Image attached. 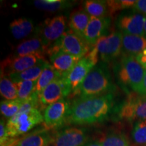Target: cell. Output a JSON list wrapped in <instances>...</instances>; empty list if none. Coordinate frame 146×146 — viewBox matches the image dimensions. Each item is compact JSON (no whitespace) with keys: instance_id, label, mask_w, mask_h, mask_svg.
<instances>
[{"instance_id":"4fadbf2b","label":"cell","mask_w":146,"mask_h":146,"mask_svg":"<svg viewBox=\"0 0 146 146\" xmlns=\"http://www.w3.org/2000/svg\"><path fill=\"white\" fill-rule=\"evenodd\" d=\"M145 16L133 12L120 14L116 21V25L123 34L144 36Z\"/></svg>"},{"instance_id":"83f0119b","label":"cell","mask_w":146,"mask_h":146,"mask_svg":"<svg viewBox=\"0 0 146 146\" xmlns=\"http://www.w3.org/2000/svg\"><path fill=\"white\" fill-rule=\"evenodd\" d=\"M25 100H21L18 98L16 100L1 101L0 104L1 114L3 115V117L9 120L17 114L21 108Z\"/></svg>"},{"instance_id":"277c9868","label":"cell","mask_w":146,"mask_h":146,"mask_svg":"<svg viewBox=\"0 0 146 146\" xmlns=\"http://www.w3.org/2000/svg\"><path fill=\"white\" fill-rule=\"evenodd\" d=\"M41 123H43V115L39 108L30 110L20 109L15 116L7 121L8 135L10 137L23 136Z\"/></svg>"},{"instance_id":"f35d334b","label":"cell","mask_w":146,"mask_h":146,"mask_svg":"<svg viewBox=\"0 0 146 146\" xmlns=\"http://www.w3.org/2000/svg\"><path fill=\"white\" fill-rule=\"evenodd\" d=\"M145 146H146V145H145Z\"/></svg>"},{"instance_id":"8fae6325","label":"cell","mask_w":146,"mask_h":146,"mask_svg":"<svg viewBox=\"0 0 146 146\" xmlns=\"http://www.w3.org/2000/svg\"><path fill=\"white\" fill-rule=\"evenodd\" d=\"M46 61L45 57L37 55L25 56H8L1 64V76H8L21 72Z\"/></svg>"},{"instance_id":"7c38bea8","label":"cell","mask_w":146,"mask_h":146,"mask_svg":"<svg viewBox=\"0 0 146 146\" xmlns=\"http://www.w3.org/2000/svg\"><path fill=\"white\" fill-rule=\"evenodd\" d=\"M71 93L72 91L65 77H60L56 79L47 85L39 95L41 111L45 106L65 99Z\"/></svg>"},{"instance_id":"4316f807","label":"cell","mask_w":146,"mask_h":146,"mask_svg":"<svg viewBox=\"0 0 146 146\" xmlns=\"http://www.w3.org/2000/svg\"><path fill=\"white\" fill-rule=\"evenodd\" d=\"M0 92L1 96L7 100H16L18 98L16 84L11 81L8 76H1Z\"/></svg>"},{"instance_id":"ffe728a7","label":"cell","mask_w":146,"mask_h":146,"mask_svg":"<svg viewBox=\"0 0 146 146\" xmlns=\"http://www.w3.org/2000/svg\"><path fill=\"white\" fill-rule=\"evenodd\" d=\"M91 20V16L84 10H75L70 14L68 25L70 30L84 39V33Z\"/></svg>"},{"instance_id":"603a6c76","label":"cell","mask_w":146,"mask_h":146,"mask_svg":"<svg viewBox=\"0 0 146 146\" xmlns=\"http://www.w3.org/2000/svg\"><path fill=\"white\" fill-rule=\"evenodd\" d=\"M83 10L91 17H107L109 14L106 1L102 0H87L83 3Z\"/></svg>"},{"instance_id":"e575fe53","label":"cell","mask_w":146,"mask_h":146,"mask_svg":"<svg viewBox=\"0 0 146 146\" xmlns=\"http://www.w3.org/2000/svg\"><path fill=\"white\" fill-rule=\"evenodd\" d=\"M136 59L139 62V63L146 70V48L139 54L138 56H136Z\"/></svg>"},{"instance_id":"8992f818","label":"cell","mask_w":146,"mask_h":146,"mask_svg":"<svg viewBox=\"0 0 146 146\" xmlns=\"http://www.w3.org/2000/svg\"><path fill=\"white\" fill-rule=\"evenodd\" d=\"M57 50H62L81 59L90 52L91 46L83 38L70 30L66 31L62 36L49 48L47 55L50 52Z\"/></svg>"},{"instance_id":"2e32d148","label":"cell","mask_w":146,"mask_h":146,"mask_svg":"<svg viewBox=\"0 0 146 146\" xmlns=\"http://www.w3.org/2000/svg\"><path fill=\"white\" fill-rule=\"evenodd\" d=\"M94 66V64L87 56L81 58L75 66L65 77L72 93L81 85V83Z\"/></svg>"},{"instance_id":"5b68a950","label":"cell","mask_w":146,"mask_h":146,"mask_svg":"<svg viewBox=\"0 0 146 146\" xmlns=\"http://www.w3.org/2000/svg\"><path fill=\"white\" fill-rule=\"evenodd\" d=\"M114 115L117 120L127 122L146 120V96L129 93L126 100L116 106Z\"/></svg>"},{"instance_id":"836d02e7","label":"cell","mask_w":146,"mask_h":146,"mask_svg":"<svg viewBox=\"0 0 146 146\" xmlns=\"http://www.w3.org/2000/svg\"><path fill=\"white\" fill-rule=\"evenodd\" d=\"M23 136L17 137H10L8 140L2 143H0V146H16L21 141Z\"/></svg>"},{"instance_id":"e0dca14e","label":"cell","mask_w":146,"mask_h":146,"mask_svg":"<svg viewBox=\"0 0 146 146\" xmlns=\"http://www.w3.org/2000/svg\"><path fill=\"white\" fill-rule=\"evenodd\" d=\"M53 141L54 134L43 127L23 135L16 146H48Z\"/></svg>"},{"instance_id":"30bf717a","label":"cell","mask_w":146,"mask_h":146,"mask_svg":"<svg viewBox=\"0 0 146 146\" xmlns=\"http://www.w3.org/2000/svg\"><path fill=\"white\" fill-rule=\"evenodd\" d=\"M89 141V130L84 127H64L54 133V146H84Z\"/></svg>"},{"instance_id":"d6a6232c","label":"cell","mask_w":146,"mask_h":146,"mask_svg":"<svg viewBox=\"0 0 146 146\" xmlns=\"http://www.w3.org/2000/svg\"><path fill=\"white\" fill-rule=\"evenodd\" d=\"M133 10L146 16V0L136 1L135 4L133 7Z\"/></svg>"},{"instance_id":"5bb4252c","label":"cell","mask_w":146,"mask_h":146,"mask_svg":"<svg viewBox=\"0 0 146 146\" xmlns=\"http://www.w3.org/2000/svg\"><path fill=\"white\" fill-rule=\"evenodd\" d=\"M111 25V18L91 17L85 33L84 39L91 47H94L102 37L106 36Z\"/></svg>"},{"instance_id":"f1b7e54d","label":"cell","mask_w":146,"mask_h":146,"mask_svg":"<svg viewBox=\"0 0 146 146\" xmlns=\"http://www.w3.org/2000/svg\"><path fill=\"white\" fill-rule=\"evenodd\" d=\"M131 139L135 145H146V120H137L134 123L131 131Z\"/></svg>"},{"instance_id":"6da1fadb","label":"cell","mask_w":146,"mask_h":146,"mask_svg":"<svg viewBox=\"0 0 146 146\" xmlns=\"http://www.w3.org/2000/svg\"><path fill=\"white\" fill-rule=\"evenodd\" d=\"M116 107L113 93L88 98H76L70 102L66 123L89 125L102 123L114 114Z\"/></svg>"},{"instance_id":"74e56055","label":"cell","mask_w":146,"mask_h":146,"mask_svg":"<svg viewBox=\"0 0 146 146\" xmlns=\"http://www.w3.org/2000/svg\"><path fill=\"white\" fill-rule=\"evenodd\" d=\"M144 36L146 37V16H145V23H144Z\"/></svg>"},{"instance_id":"44dd1931","label":"cell","mask_w":146,"mask_h":146,"mask_svg":"<svg viewBox=\"0 0 146 146\" xmlns=\"http://www.w3.org/2000/svg\"><path fill=\"white\" fill-rule=\"evenodd\" d=\"M10 29L15 39H21L33 31L34 25L32 20L21 18L12 22L10 25Z\"/></svg>"},{"instance_id":"52a82bcc","label":"cell","mask_w":146,"mask_h":146,"mask_svg":"<svg viewBox=\"0 0 146 146\" xmlns=\"http://www.w3.org/2000/svg\"><path fill=\"white\" fill-rule=\"evenodd\" d=\"M66 28V18L62 15L47 18L36 28V36L49 48L62 36Z\"/></svg>"},{"instance_id":"7402d4cb","label":"cell","mask_w":146,"mask_h":146,"mask_svg":"<svg viewBox=\"0 0 146 146\" xmlns=\"http://www.w3.org/2000/svg\"><path fill=\"white\" fill-rule=\"evenodd\" d=\"M47 63L48 62L46 60L39 64L35 66L32 68L24 70L23 72L11 74L8 76L10 78L11 81L15 83L24 81H37Z\"/></svg>"},{"instance_id":"3957f363","label":"cell","mask_w":146,"mask_h":146,"mask_svg":"<svg viewBox=\"0 0 146 146\" xmlns=\"http://www.w3.org/2000/svg\"><path fill=\"white\" fill-rule=\"evenodd\" d=\"M114 73L119 85L127 93L129 90L139 94L145 76V69L135 56L122 54L115 64Z\"/></svg>"},{"instance_id":"4dcf8cb0","label":"cell","mask_w":146,"mask_h":146,"mask_svg":"<svg viewBox=\"0 0 146 146\" xmlns=\"http://www.w3.org/2000/svg\"><path fill=\"white\" fill-rule=\"evenodd\" d=\"M110 15H113L120 10L132 8L135 4L136 1L133 0H108L106 1Z\"/></svg>"},{"instance_id":"ac0fdd59","label":"cell","mask_w":146,"mask_h":146,"mask_svg":"<svg viewBox=\"0 0 146 146\" xmlns=\"http://www.w3.org/2000/svg\"><path fill=\"white\" fill-rule=\"evenodd\" d=\"M48 49L43 43L41 39L38 36L32 38L20 43L16 47L14 56H25L29 55H37L43 56L47 54Z\"/></svg>"},{"instance_id":"d590c367","label":"cell","mask_w":146,"mask_h":146,"mask_svg":"<svg viewBox=\"0 0 146 146\" xmlns=\"http://www.w3.org/2000/svg\"><path fill=\"white\" fill-rule=\"evenodd\" d=\"M139 94L146 96V70H145V76H144V78L143 80V83H142V85H141V89H140V91L139 93Z\"/></svg>"},{"instance_id":"ba28073f","label":"cell","mask_w":146,"mask_h":146,"mask_svg":"<svg viewBox=\"0 0 146 146\" xmlns=\"http://www.w3.org/2000/svg\"><path fill=\"white\" fill-rule=\"evenodd\" d=\"M104 63L114 61L122 55L123 33L115 31L102 37L94 45Z\"/></svg>"},{"instance_id":"cb8c5ba5","label":"cell","mask_w":146,"mask_h":146,"mask_svg":"<svg viewBox=\"0 0 146 146\" xmlns=\"http://www.w3.org/2000/svg\"><path fill=\"white\" fill-rule=\"evenodd\" d=\"M35 6L39 10L47 12H58L70 8L75 3L64 0H36L33 1Z\"/></svg>"},{"instance_id":"484cf974","label":"cell","mask_w":146,"mask_h":146,"mask_svg":"<svg viewBox=\"0 0 146 146\" xmlns=\"http://www.w3.org/2000/svg\"><path fill=\"white\" fill-rule=\"evenodd\" d=\"M102 141L103 146H132L125 133L118 131H110Z\"/></svg>"},{"instance_id":"d4e9b609","label":"cell","mask_w":146,"mask_h":146,"mask_svg":"<svg viewBox=\"0 0 146 146\" xmlns=\"http://www.w3.org/2000/svg\"><path fill=\"white\" fill-rule=\"evenodd\" d=\"M60 77H62V76L53 68L50 63L48 62L40 75L39 78L36 81L35 92L38 95H39L47 85H49L52 82Z\"/></svg>"},{"instance_id":"d6986e66","label":"cell","mask_w":146,"mask_h":146,"mask_svg":"<svg viewBox=\"0 0 146 146\" xmlns=\"http://www.w3.org/2000/svg\"><path fill=\"white\" fill-rule=\"evenodd\" d=\"M146 48L145 36L123 34L122 54L136 57Z\"/></svg>"},{"instance_id":"8d00e7d4","label":"cell","mask_w":146,"mask_h":146,"mask_svg":"<svg viewBox=\"0 0 146 146\" xmlns=\"http://www.w3.org/2000/svg\"><path fill=\"white\" fill-rule=\"evenodd\" d=\"M84 146H103L102 141L101 140H90Z\"/></svg>"},{"instance_id":"9a60e30c","label":"cell","mask_w":146,"mask_h":146,"mask_svg":"<svg viewBox=\"0 0 146 146\" xmlns=\"http://www.w3.org/2000/svg\"><path fill=\"white\" fill-rule=\"evenodd\" d=\"M48 55L50 64L62 77L68 75L81 60L62 50L54 51Z\"/></svg>"},{"instance_id":"9c48e42d","label":"cell","mask_w":146,"mask_h":146,"mask_svg":"<svg viewBox=\"0 0 146 146\" xmlns=\"http://www.w3.org/2000/svg\"><path fill=\"white\" fill-rule=\"evenodd\" d=\"M70 102L63 99L49 105L43 112V127L49 130L60 129L66 123Z\"/></svg>"},{"instance_id":"1f68e13d","label":"cell","mask_w":146,"mask_h":146,"mask_svg":"<svg viewBox=\"0 0 146 146\" xmlns=\"http://www.w3.org/2000/svg\"><path fill=\"white\" fill-rule=\"evenodd\" d=\"M10 138L8 135L7 126L4 119H1L0 123V143H2Z\"/></svg>"},{"instance_id":"f546056e","label":"cell","mask_w":146,"mask_h":146,"mask_svg":"<svg viewBox=\"0 0 146 146\" xmlns=\"http://www.w3.org/2000/svg\"><path fill=\"white\" fill-rule=\"evenodd\" d=\"M18 89V98L25 100L35 92L36 81H24L16 83Z\"/></svg>"},{"instance_id":"7a4b0ae2","label":"cell","mask_w":146,"mask_h":146,"mask_svg":"<svg viewBox=\"0 0 146 146\" xmlns=\"http://www.w3.org/2000/svg\"><path fill=\"white\" fill-rule=\"evenodd\" d=\"M115 91L112 77L105 63L91 69L81 85L72 93L76 98H88L111 94Z\"/></svg>"}]
</instances>
